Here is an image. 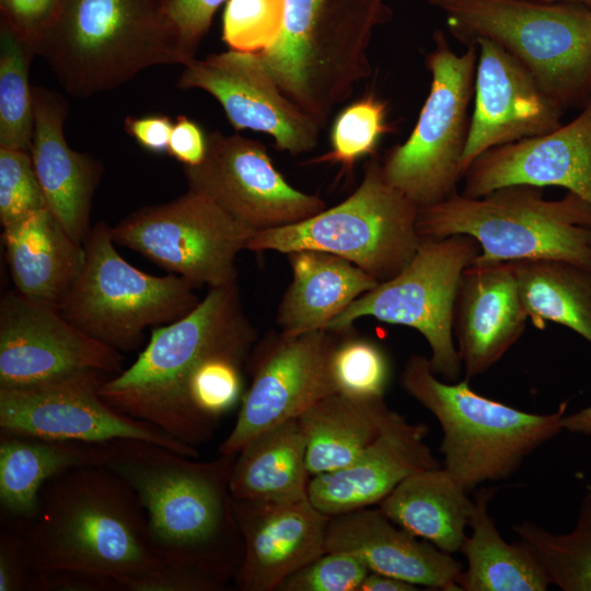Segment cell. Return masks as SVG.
<instances>
[{"label":"cell","instance_id":"cell-1","mask_svg":"<svg viewBox=\"0 0 591 591\" xmlns=\"http://www.w3.org/2000/svg\"><path fill=\"white\" fill-rule=\"evenodd\" d=\"M39 591H204L205 580L154 552L143 508L106 466L60 473L42 488L23 536Z\"/></svg>","mask_w":591,"mask_h":591},{"label":"cell","instance_id":"cell-2","mask_svg":"<svg viewBox=\"0 0 591 591\" xmlns=\"http://www.w3.org/2000/svg\"><path fill=\"white\" fill-rule=\"evenodd\" d=\"M235 455L201 462L160 444L117 439L108 442L104 464L137 495L157 555L220 590L235 579L244 552L230 489Z\"/></svg>","mask_w":591,"mask_h":591},{"label":"cell","instance_id":"cell-3","mask_svg":"<svg viewBox=\"0 0 591 591\" xmlns=\"http://www.w3.org/2000/svg\"><path fill=\"white\" fill-rule=\"evenodd\" d=\"M257 339L237 282L210 288L188 314L153 327L136 361L106 380L100 395L116 409L197 449L205 441L188 403L192 379L210 357L250 355Z\"/></svg>","mask_w":591,"mask_h":591},{"label":"cell","instance_id":"cell-4","mask_svg":"<svg viewBox=\"0 0 591 591\" xmlns=\"http://www.w3.org/2000/svg\"><path fill=\"white\" fill-rule=\"evenodd\" d=\"M63 91L88 99L192 59L157 0H57L32 42Z\"/></svg>","mask_w":591,"mask_h":591},{"label":"cell","instance_id":"cell-5","mask_svg":"<svg viewBox=\"0 0 591 591\" xmlns=\"http://www.w3.org/2000/svg\"><path fill=\"white\" fill-rule=\"evenodd\" d=\"M392 15L387 0H286L279 37L258 54L283 93L323 127L371 76L373 33Z\"/></svg>","mask_w":591,"mask_h":591},{"label":"cell","instance_id":"cell-6","mask_svg":"<svg viewBox=\"0 0 591 591\" xmlns=\"http://www.w3.org/2000/svg\"><path fill=\"white\" fill-rule=\"evenodd\" d=\"M399 383L439 421L443 467L467 493L513 475L528 455L563 430L568 405L551 414L514 408L476 393L467 379H440L429 358L417 354L405 362Z\"/></svg>","mask_w":591,"mask_h":591},{"label":"cell","instance_id":"cell-7","mask_svg":"<svg viewBox=\"0 0 591 591\" xmlns=\"http://www.w3.org/2000/svg\"><path fill=\"white\" fill-rule=\"evenodd\" d=\"M417 230L421 237H474L477 264L561 259L591 268V204L570 192L557 200L528 185L480 197L455 193L419 208Z\"/></svg>","mask_w":591,"mask_h":591},{"label":"cell","instance_id":"cell-8","mask_svg":"<svg viewBox=\"0 0 591 591\" xmlns=\"http://www.w3.org/2000/svg\"><path fill=\"white\" fill-rule=\"evenodd\" d=\"M465 46L490 39L561 106L591 95V9L540 0H427Z\"/></svg>","mask_w":591,"mask_h":591},{"label":"cell","instance_id":"cell-9","mask_svg":"<svg viewBox=\"0 0 591 591\" xmlns=\"http://www.w3.org/2000/svg\"><path fill=\"white\" fill-rule=\"evenodd\" d=\"M418 210L385 179L381 162L374 159L345 200L301 222L256 232L247 250L322 251L351 262L382 282L404 269L417 252L422 239L417 230Z\"/></svg>","mask_w":591,"mask_h":591},{"label":"cell","instance_id":"cell-10","mask_svg":"<svg viewBox=\"0 0 591 591\" xmlns=\"http://www.w3.org/2000/svg\"><path fill=\"white\" fill-rule=\"evenodd\" d=\"M115 244L109 225L92 227L81 274L59 311L88 336L129 352L143 344L148 327L179 320L201 299L177 275L154 276L132 266Z\"/></svg>","mask_w":591,"mask_h":591},{"label":"cell","instance_id":"cell-11","mask_svg":"<svg viewBox=\"0 0 591 591\" xmlns=\"http://www.w3.org/2000/svg\"><path fill=\"white\" fill-rule=\"evenodd\" d=\"M432 40L425 57L430 89L418 119L408 138L381 162L385 179L419 208L457 193L478 57L477 45L456 54L442 30L433 32Z\"/></svg>","mask_w":591,"mask_h":591},{"label":"cell","instance_id":"cell-12","mask_svg":"<svg viewBox=\"0 0 591 591\" xmlns=\"http://www.w3.org/2000/svg\"><path fill=\"white\" fill-rule=\"evenodd\" d=\"M479 252L468 235L422 237L404 269L356 299L326 329L347 332L362 317L412 327L430 347L433 372L455 382L462 364L452 331L453 305L461 276Z\"/></svg>","mask_w":591,"mask_h":591},{"label":"cell","instance_id":"cell-13","mask_svg":"<svg viewBox=\"0 0 591 591\" xmlns=\"http://www.w3.org/2000/svg\"><path fill=\"white\" fill-rule=\"evenodd\" d=\"M128 247L187 280L195 289L237 282L236 257L256 233L207 196L187 189L179 197L142 207L111 227Z\"/></svg>","mask_w":591,"mask_h":591},{"label":"cell","instance_id":"cell-14","mask_svg":"<svg viewBox=\"0 0 591 591\" xmlns=\"http://www.w3.org/2000/svg\"><path fill=\"white\" fill-rule=\"evenodd\" d=\"M347 332L317 329L290 335L270 331L257 339L247 357L252 382L219 453L235 455L258 433L298 419L314 403L336 392L333 355Z\"/></svg>","mask_w":591,"mask_h":591},{"label":"cell","instance_id":"cell-15","mask_svg":"<svg viewBox=\"0 0 591 591\" xmlns=\"http://www.w3.org/2000/svg\"><path fill=\"white\" fill-rule=\"evenodd\" d=\"M123 352L81 332L56 308L15 289L0 300V389H30L121 372Z\"/></svg>","mask_w":591,"mask_h":591},{"label":"cell","instance_id":"cell-16","mask_svg":"<svg viewBox=\"0 0 591 591\" xmlns=\"http://www.w3.org/2000/svg\"><path fill=\"white\" fill-rule=\"evenodd\" d=\"M183 172L188 189L255 232L301 222L326 208L321 197L287 182L263 143L240 135L209 132L204 160Z\"/></svg>","mask_w":591,"mask_h":591},{"label":"cell","instance_id":"cell-17","mask_svg":"<svg viewBox=\"0 0 591 591\" xmlns=\"http://www.w3.org/2000/svg\"><path fill=\"white\" fill-rule=\"evenodd\" d=\"M108 379L86 374L30 389H0V432L88 443L135 439L198 455L197 449L105 402L99 391Z\"/></svg>","mask_w":591,"mask_h":591},{"label":"cell","instance_id":"cell-18","mask_svg":"<svg viewBox=\"0 0 591 591\" xmlns=\"http://www.w3.org/2000/svg\"><path fill=\"white\" fill-rule=\"evenodd\" d=\"M177 85L209 93L236 130L265 132L291 155L317 144L321 124L283 93L258 53L230 49L195 58L184 66Z\"/></svg>","mask_w":591,"mask_h":591},{"label":"cell","instance_id":"cell-19","mask_svg":"<svg viewBox=\"0 0 591 591\" xmlns=\"http://www.w3.org/2000/svg\"><path fill=\"white\" fill-rule=\"evenodd\" d=\"M474 107L461 161L462 175L485 151L544 135L563 124V108L526 68L497 43L476 42Z\"/></svg>","mask_w":591,"mask_h":591},{"label":"cell","instance_id":"cell-20","mask_svg":"<svg viewBox=\"0 0 591 591\" xmlns=\"http://www.w3.org/2000/svg\"><path fill=\"white\" fill-rule=\"evenodd\" d=\"M463 177L467 197L512 185L560 186L591 204V100L567 125L485 151Z\"/></svg>","mask_w":591,"mask_h":591},{"label":"cell","instance_id":"cell-21","mask_svg":"<svg viewBox=\"0 0 591 591\" xmlns=\"http://www.w3.org/2000/svg\"><path fill=\"white\" fill-rule=\"evenodd\" d=\"M243 559L234 579L241 591H277L293 572L325 553L329 515L309 498L294 502L234 499Z\"/></svg>","mask_w":591,"mask_h":591},{"label":"cell","instance_id":"cell-22","mask_svg":"<svg viewBox=\"0 0 591 591\" xmlns=\"http://www.w3.org/2000/svg\"><path fill=\"white\" fill-rule=\"evenodd\" d=\"M428 431L394 412L352 463L311 477L310 501L329 517L379 505L409 475L441 466L425 442Z\"/></svg>","mask_w":591,"mask_h":591},{"label":"cell","instance_id":"cell-23","mask_svg":"<svg viewBox=\"0 0 591 591\" xmlns=\"http://www.w3.org/2000/svg\"><path fill=\"white\" fill-rule=\"evenodd\" d=\"M526 320L510 263L468 266L457 286L452 316L465 379L497 363L522 336Z\"/></svg>","mask_w":591,"mask_h":591},{"label":"cell","instance_id":"cell-24","mask_svg":"<svg viewBox=\"0 0 591 591\" xmlns=\"http://www.w3.org/2000/svg\"><path fill=\"white\" fill-rule=\"evenodd\" d=\"M325 552L352 554L370 571L418 587L459 591L462 566L452 554L398 526L380 507L329 517Z\"/></svg>","mask_w":591,"mask_h":591},{"label":"cell","instance_id":"cell-25","mask_svg":"<svg viewBox=\"0 0 591 591\" xmlns=\"http://www.w3.org/2000/svg\"><path fill=\"white\" fill-rule=\"evenodd\" d=\"M34 130L33 165L47 207L69 234L85 243L92 227L90 215L102 164L88 153L72 150L65 137L68 106L57 92L32 86Z\"/></svg>","mask_w":591,"mask_h":591},{"label":"cell","instance_id":"cell-26","mask_svg":"<svg viewBox=\"0 0 591 591\" xmlns=\"http://www.w3.org/2000/svg\"><path fill=\"white\" fill-rule=\"evenodd\" d=\"M2 243L14 289L59 310L81 274L84 245L69 234L48 207L3 227Z\"/></svg>","mask_w":591,"mask_h":591},{"label":"cell","instance_id":"cell-27","mask_svg":"<svg viewBox=\"0 0 591 591\" xmlns=\"http://www.w3.org/2000/svg\"><path fill=\"white\" fill-rule=\"evenodd\" d=\"M292 279L276 313L279 331L296 335L326 329L356 299L379 282L337 255L300 250L286 254Z\"/></svg>","mask_w":591,"mask_h":591},{"label":"cell","instance_id":"cell-28","mask_svg":"<svg viewBox=\"0 0 591 591\" xmlns=\"http://www.w3.org/2000/svg\"><path fill=\"white\" fill-rule=\"evenodd\" d=\"M393 413L384 396L334 392L314 403L298 418L311 477L352 463L378 438Z\"/></svg>","mask_w":591,"mask_h":591},{"label":"cell","instance_id":"cell-29","mask_svg":"<svg viewBox=\"0 0 591 591\" xmlns=\"http://www.w3.org/2000/svg\"><path fill=\"white\" fill-rule=\"evenodd\" d=\"M108 442L59 441L0 432V503L32 520L43 486L60 473L106 463Z\"/></svg>","mask_w":591,"mask_h":591},{"label":"cell","instance_id":"cell-30","mask_svg":"<svg viewBox=\"0 0 591 591\" xmlns=\"http://www.w3.org/2000/svg\"><path fill=\"white\" fill-rule=\"evenodd\" d=\"M443 467L414 473L378 506L398 526L441 551L460 552L474 500Z\"/></svg>","mask_w":591,"mask_h":591},{"label":"cell","instance_id":"cell-31","mask_svg":"<svg viewBox=\"0 0 591 591\" xmlns=\"http://www.w3.org/2000/svg\"><path fill=\"white\" fill-rule=\"evenodd\" d=\"M311 475L298 419L269 428L236 453L230 475L234 499L294 502L309 498Z\"/></svg>","mask_w":591,"mask_h":591},{"label":"cell","instance_id":"cell-32","mask_svg":"<svg viewBox=\"0 0 591 591\" xmlns=\"http://www.w3.org/2000/svg\"><path fill=\"white\" fill-rule=\"evenodd\" d=\"M496 488L475 493L466 535L460 552L467 561L459 591H545L551 584L532 551L521 541L507 543L489 515L488 505Z\"/></svg>","mask_w":591,"mask_h":591},{"label":"cell","instance_id":"cell-33","mask_svg":"<svg viewBox=\"0 0 591 591\" xmlns=\"http://www.w3.org/2000/svg\"><path fill=\"white\" fill-rule=\"evenodd\" d=\"M510 265L528 318L541 328L564 325L591 344V268L561 259Z\"/></svg>","mask_w":591,"mask_h":591},{"label":"cell","instance_id":"cell-34","mask_svg":"<svg viewBox=\"0 0 591 591\" xmlns=\"http://www.w3.org/2000/svg\"><path fill=\"white\" fill-rule=\"evenodd\" d=\"M512 530L532 551L549 583L564 591H591V489L582 499L571 532L555 534L529 521L512 525Z\"/></svg>","mask_w":591,"mask_h":591},{"label":"cell","instance_id":"cell-35","mask_svg":"<svg viewBox=\"0 0 591 591\" xmlns=\"http://www.w3.org/2000/svg\"><path fill=\"white\" fill-rule=\"evenodd\" d=\"M35 48L4 20L0 21V148L30 152L34 130L28 69Z\"/></svg>","mask_w":591,"mask_h":591},{"label":"cell","instance_id":"cell-36","mask_svg":"<svg viewBox=\"0 0 591 591\" xmlns=\"http://www.w3.org/2000/svg\"><path fill=\"white\" fill-rule=\"evenodd\" d=\"M389 130L385 103L366 95L339 113L331 131L332 150L316 161L340 163L350 171L359 159L375 152Z\"/></svg>","mask_w":591,"mask_h":591},{"label":"cell","instance_id":"cell-37","mask_svg":"<svg viewBox=\"0 0 591 591\" xmlns=\"http://www.w3.org/2000/svg\"><path fill=\"white\" fill-rule=\"evenodd\" d=\"M336 392L360 397L384 396L390 379V363L374 341L344 334L333 355Z\"/></svg>","mask_w":591,"mask_h":591},{"label":"cell","instance_id":"cell-38","mask_svg":"<svg viewBox=\"0 0 591 591\" xmlns=\"http://www.w3.org/2000/svg\"><path fill=\"white\" fill-rule=\"evenodd\" d=\"M286 0H228L222 39L233 50L260 53L279 37Z\"/></svg>","mask_w":591,"mask_h":591},{"label":"cell","instance_id":"cell-39","mask_svg":"<svg viewBox=\"0 0 591 591\" xmlns=\"http://www.w3.org/2000/svg\"><path fill=\"white\" fill-rule=\"evenodd\" d=\"M30 152L0 148V221L2 228L46 208Z\"/></svg>","mask_w":591,"mask_h":591},{"label":"cell","instance_id":"cell-40","mask_svg":"<svg viewBox=\"0 0 591 591\" xmlns=\"http://www.w3.org/2000/svg\"><path fill=\"white\" fill-rule=\"evenodd\" d=\"M369 572L352 554L325 552L289 576L277 591H359Z\"/></svg>","mask_w":591,"mask_h":591},{"label":"cell","instance_id":"cell-41","mask_svg":"<svg viewBox=\"0 0 591 591\" xmlns=\"http://www.w3.org/2000/svg\"><path fill=\"white\" fill-rule=\"evenodd\" d=\"M225 0H157L193 60L207 34L213 14Z\"/></svg>","mask_w":591,"mask_h":591},{"label":"cell","instance_id":"cell-42","mask_svg":"<svg viewBox=\"0 0 591 591\" xmlns=\"http://www.w3.org/2000/svg\"><path fill=\"white\" fill-rule=\"evenodd\" d=\"M34 573L23 536H0V591L33 590Z\"/></svg>","mask_w":591,"mask_h":591},{"label":"cell","instance_id":"cell-43","mask_svg":"<svg viewBox=\"0 0 591 591\" xmlns=\"http://www.w3.org/2000/svg\"><path fill=\"white\" fill-rule=\"evenodd\" d=\"M57 0H0L4 20L32 43L50 19Z\"/></svg>","mask_w":591,"mask_h":591},{"label":"cell","instance_id":"cell-44","mask_svg":"<svg viewBox=\"0 0 591 591\" xmlns=\"http://www.w3.org/2000/svg\"><path fill=\"white\" fill-rule=\"evenodd\" d=\"M207 136L201 128L186 116H177L173 125L167 153L184 166L199 164L206 154Z\"/></svg>","mask_w":591,"mask_h":591},{"label":"cell","instance_id":"cell-45","mask_svg":"<svg viewBox=\"0 0 591 591\" xmlns=\"http://www.w3.org/2000/svg\"><path fill=\"white\" fill-rule=\"evenodd\" d=\"M173 123L166 116L128 117L126 130L146 150L154 153L167 152Z\"/></svg>","mask_w":591,"mask_h":591},{"label":"cell","instance_id":"cell-46","mask_svg":"<svg viewBox=\"0 0 591 591\" xmlns=\"http://www.w3.org/2000/svg\"><path fill=\"white\" fill-rule=\"evenodd\" d=\"M418 586L408 581L370 571L362 581L359 591H417Z\"/></svg>","mask_w":591,"mask_h":591},{"label":"cell","instance_id":"cell-47","mask_svg":"<svg viewBox=\"0 0 591 591\" xmlns=\"http://www.w3.org/2000/svg\"><path fill=\"white\" fill-rule=\"evenodd\" d=\"M563 430L573 433L591 434V406L582 408L561 419Z\"/></svg>","mask_w":591,"mask_h":591},{"label":"cell","instance_id":"cell-48","mask_svg":"<svg viewBox=\"0 0 591 591\" xmlns=\"http://www.w3.org/2000/svg\"><path fill=\"white\" fill-rule=\"evenodd\" d=\"M540 1L576 3V4H581L591 9V0H540Z\"/></svg>","mask_w":591,"mask_h":591}]
</instances>
